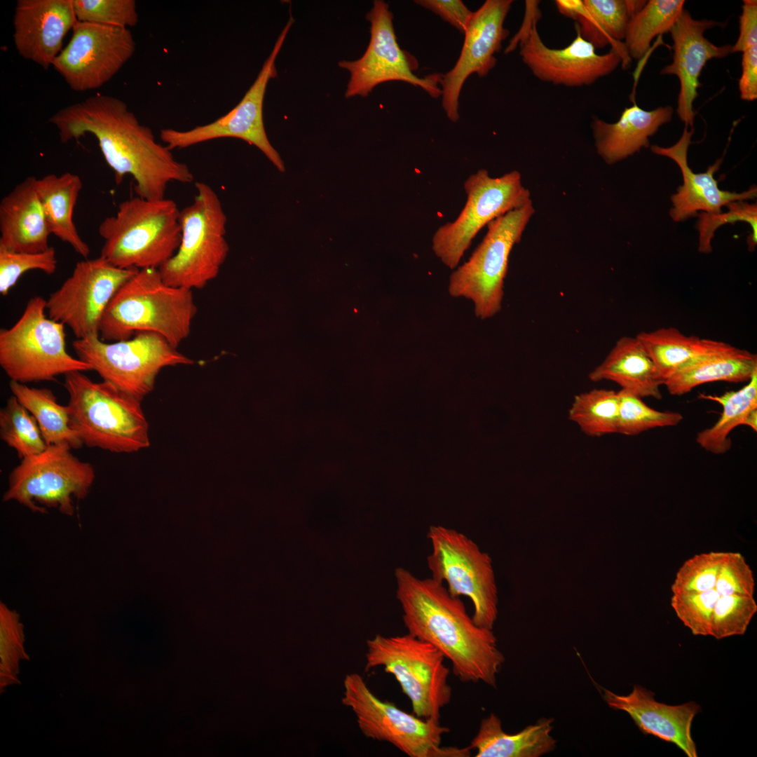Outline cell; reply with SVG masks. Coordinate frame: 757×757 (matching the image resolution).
I'll return each mask as SVG.
<instances>
[{
	"instance_id": "cell-14",
	"label": "cell",
	"mask_w": 757,
	"mask_h": 757,
	"mask_svg": "<svg viewBox=\"0 0 757 757\" xmlns=\"http://www.w3.org/2000/svg\"><path fill=\"white\" fill-rule=\"evenodd\" d=\"M466 202L457 217L439 226L432 249L441 262L455 269L479 231L490 222L531 200L518 171L493 177L482 169L464 183Z\"/></svg>"
},
{
	"instance_id": "cell-44",
	"label": "cell",
	"mask_w": 757,
	"mask_h": 757,
	"mask_svg": "<svg viewBox=\"0 0 757 757\" xmlns=\"http://www.w3.org/2000/svg\"><path fill=\"white\" fill-rule=\"evenodd\" d=\"M56 252L53 247L39 252H18L0 248V293L8 294L26 272L39 270L51 275L57 268Z\"/></svg>"
},
{
	"instance_id": "cell-15",
	"label": "cell",
	"mask_w": 757,
	"mask_h": 757,
	"mask_svg": "<svg viewBox=\"0 0 757 757\" xmlns=\"http://www.w3.org/2000/svg\"><path fill=\"white\" fill-rule=\"evenodd\" d=\"M366 19L370 22V40L365 52L356 60L339 62V66L348 70L350 76L346 97H367L378 84L393 81L421 88L433 98L442 95V74L418 77L414 73L418 62L400 47L388 4L383 0L374 1Z\"/></svg>"
},
{
	"instance_id": "cell-25",
	"label": "cell",
	"mask_w": 757,
	"mask_h": 757,
	"mask_svg": "<svg viewBox=\"0 0 757 757\" xmlns=\"http://www.w3.org/2000/svg\"><path fill=\"white\" fill-rule=\"evenodd\" d=\"M36 177H27L0 202V248L39 252L50 246L51 234L36 187Z\"/></svg>"
},
{
	"instance_id": "cell-22",
	"label": "cell",
	"mask_w": 757,
	"mask_h": 757,
	"mask_svg": "<svg viewBox=\"0 0 757 757\" xmlns=\"http://www.w3.org/2000/svg\"><path fill=\"white\" fill-rule=\"evenodd\" d=\"M13 21L18 54L48 69L77 19L72 0H18Z\"/></svg>"
},
{
	"instance_id": "cell-38",
	"label": "cell",
	"mask_w": 757,
	"mask_h": 757,
	"mask_svg": "<svg viewBox=\"0 0 757 757\" xmlns=\"http://www.w3.org/2000/svg\"><path fill=\"white\" fill-rule=\"evenodd\" d=\"M618 394L620 405L617 433L636 435L656 428L676 426L683 420L681 414L653 409L641 397L627 390L621 389Z\"/></svg>"
},
{
	"instance_id": "cell-12",
	"label": "cell",
	"mask_w": 757,
	"mask_h": 757,
	"mask_svg": "<svg viewBox=\"0 0 757 757\" xmlns=\"http://www.w3.org/2000/svg\"><path fill=\"white\" fill-rule=\"evenodd\" d=\"M71 450L67 445H49L40 453L20 460L8 476L3 501H16L35 513L55 508L72 516L74 499L88 495L95 474L90 463L80 461Z\"/></svg>"
},
{
	"instance_id": "cell-28",
	"label": "cell",
	"mask_w": 757,
	"mask_h": 757,
	"mask_svg": "<svg viewBox=\"0 0 757 757\" xmlns=\"http://www.w3.org/2000/svg\"><path fill=\"white\" fill-rule=\"evenodd\" d=\"M553 720L540 719L522 730L508 734L494 714L482 720L478 732L468 746L476 757H539L552 751L557 741L551 735Z\"/></svg>"
},
{
	"instance_id": "cell-23",
	"label": "cell",
	"mask_w": 757,
	"mask_h": 757,
	"mask_svg": "<svg viewBox=\"0 0 757 757\" xmlns=\"http://www.w3.org/2000/svg\"><path fill=\"white\" fill-rule=\"evenodd\" d=\"M603 697L612 709L626 712L639 730L677 746L688 757H697L692 724L701 707L695 702L670 705L657 702L655 693L634 685L627 695L603 688Z\"/></svg>"
},
{
	"instance_id": "cell-11",
	"label": "cell",
	"mask_w": 757,
	"mask_h": 757,
	"mask_svg": "<svg viewBox=\"0 0 757 757\" xmlns=\"http://www.w3.org/2000/svg\"><path fill=\"white\" fill-rule=\"evenodd\" d=\"M341 702L353 712L366 737L390 743L410 757L470 756L469 746L442 747V736L449 728L439 721L418 717L381 700L357 673L345 676Z\"/></svg>"
},
{
	"instance_id": "cell-17",
	"label": "cell",
	"mask_w": 757,
	"mask_h": 757,
	"mask_svg": "<svg viewBox=\"0 0 757 757\" xmlns=\"http://www.w3.org/2000/svg\"><path fill=\"white\" fill-rule=\"evenodd\" d=\"M294 22L290 15L255 81L233 109L210 123L188 130L162 129L160 132L162 142L172 150L219 138L240 139L257 147L279 171L284 172L283 161L269 142L265 130L263 106L268 83L278 75L277 56Z\"/></svg>"
},
{
	"instance_id": "cell-46",
	"label": "cell",
	"mask_w": 757,
	"mask_h": 757,
	"mask_svg": "<svg viewBox=\"0 0 757 757\" xmlns=\"http://www.w3.org/2000/svg\"><path fill=\"white\" fill-rule=\"evenodd\" d=\"M753 573L744 557L737 552H725L714 589L720 596H754Z\"/></svg>"
},
{
	"instance_id": "cell-19",
	"label": "cell",
	"mask_w": 757,
	"mask_h": 757,
	"mask_svg": "<svg viewBox=\"0 0 757 757\" xmlns=\"http://www.w3.org/2000/svg\"><path fill=\"white\" fill-rule=\"evenodd\" d=\"M135 50L128 28L77 20L71 39L52 67L72 90H94L110 81Z\"/></svg>"
},
{
	"instance_id": "cell-48",
	"label": "cell",
	"mask_w": 757,
	"mask_h": 757,
	"mask_svg": "<svg viewBox=\"0 0 757 757\" xmlns=\"http://www.w3.org/2000/svg\"><path fill=\"white\" fill-rule=\"evenodd\" d=\"M739 34L735 44L732 45V53L743 52L757 46V1L744 0L742 11L739 19Z\"/></svg>"
},
{
	"instance_id": "cell-26",
	"label": "cell",
	"mask_w": 757,
	"mask_h": 757,
	"mask_svg": "<svg viewBox=\"0 0 757 757\" xmlns=\"http://www.w3.org/2000/svg\"><path fill=\"white\" fill-rule=\"evenodd\" d=\"M673 114L671 106L648 111L634 103L624 109L615 123H607L594 117L591 127L597 154L606 163L612 165L642 148H648L649 137L660 126L671 121Z\"/></svg>"
},
{
	"instance_id": "cell-21",
	"label": "cell",
	"mask_w": 757,
	"mask_h": 757,
	"mask_svg": "<svg viewBox=\"0 0 757 757\" xmlns=\"http://www.w3.org/2000/svg\"><path fill=\"white\" fill-rule=\"evenodd\" d=\"M720 24L711 20H696L683 10L669 32L673 40L672 62L663 67L662 75H675L680 83L676 114L685 123L693 127L695 112L693 103L701 86L700 76L707 62L732 53V45L716 46L704 35V32Z\"/></svg>"
},
{
	"instance_id": "cell-27",
	"label": "cell",
	"mask_w": 757,
	"mask_h": 757,
	"mask_svg": "<svg viewBox=\"0 0 757 757\" xmlns=\"http://www.w3.org/2000/svg\"><path fill=\"white\" fill-rule=\"evenodd\" d=\"M593 382L610 381L641 398L662 399L663 382L639 339L620 338L603 361L589 374Z\"/></svg>"
},
{
	"instance_id": "cell-9",
	"label": "cell",
	"mask_w": 757,
	"mask_h": 757,
	"mask_svg": "<svg viewBox=\"0 0 757 757\" xmlns=\"http://www.w3.org/2000/svg\"><path fill=\"white\" fill-rule=\"evenodd\" d=\"M534 213L530 200L490 222L468 261L450 275L449 294L471 301L478 318H491L500 312L510 253Z\"/></svg>"
},
{
	"instance_id": "cell-31",
	"label": "cell",
	"mask_w": 757,
	"mask_h": 757,
	"mask_svg": "<svg viewBox=\"0 0 757 757\" xmlns=\"http://www.w3.org/2000/svg\"><path fill=\"white\" fill-rule=\"evenodd\" d=\"M653 361L663 382L677 371L728 343L687 336L674 327L641 332L636 336Z\"/></svg>"
},
{
	"instance_id": "cell-37",
	"label": "cell",
	"mask_w": 757,
	"mask_h": 757,
	"mask_svg": "<svg viewBox=\"0 0 757 757\" xmlns=\"http://www.w3.org/2000/svg\"><path fill=\"white\" fill-rule=\"evenodd\" d=\"M0 437L16 451L20 460L48 446L36 419L14 395L0 410Z\"/></svg>"
},
{
	"instance_id": "cell-41",
	"label": "cell",
	"mask_w": 757,
	"mask_h": 757,
	"mask_svg": "<svg viewBox=\"0 0 757 757\" xmlns=\"http://www.w3.org/2000/svg\"><path fill=\"white\" fill-rule=\"evenodd\" d=\"M726 212L698 214L697 229L699 232L698 251L709 253L712 250L711 240L716 230L721 226L735 221H745L750 224L751 233L748 236L749 251L755 249L757 243V206L744 201H734L725 205Z\"/></svg>"
},
{
	"instance_id": "cell-39",
	"label": "cell",
	"mask_w": 757,
	"mask_h": 757,
	"mask_svg": "<svg viewBox=\"0 0 757 757\" xmlns=\"http://www.w3.org/2000/svg\"><path fill=\"white\" fill-rule=\"evenodd\" d=\"M19 614L0 603V683L1 688L15 683L20 662L28 659L24 648L25 634Z\"/></svg>"
},
{
	"instance_id": "cell-40",
	"label": "cell",
	"mask_w": 757,
	"mask_h": 757,
	"mask_svg": "<svg viewBox=\"0 0 757 757\" xmlns=\"http://www.w3.org/2000/svg\"><path fill=\"white\" fill-rule=\"evenodd\" d=\"M756 612L754 596H720L714 609L711 636L719 640L744 635Z\"/></svg>"
},
{
	"instance_id": "cell-30",
	"label": "cell",
	"mask_w": 757,
	"mask_h": 757,
	"mask_svg": "<svg viewBox=\"0 0 757 757\" xmlns=\"http://www.w3.org/2000/svg\"><path fill=\"white\" fill-rule=\"evenodd\" d=\"M36 187L51 234L87 258L90 247L80 236L73 220L74 209L83 187L81 177L71 172L48 174L36 178Z\"/></svg>"
},
{
	"instance_id": "cell-4",
	"label": "cell",
	"mask_w": 757,
	"mask_h": 757,
	"mask_svg": "<svg viewBox=\"0 0 757 757\" xmlns=\"http://www.w3.org/2000/svg\"><path fill=\"white\" fill-rule=\"evenodd\" d=\"M70 426L83 444L113 453H132L150 445L141 400L111 383L92 381L82 371L64 376Z\"/></svg>"
},
{
	"instance_id": "cell-7",
	"label": "cell",
	"mask_w": 757,
	"mask_h": 757,
	"mask_svg": "<svg viewBox=\"0 0 757 757\" xmlns=\"http://www.w3.org/2000/svg\"><path fill=\"white\" fill-rule=\"evenodd\" d=\"M194 185L193 202L180 210L179 246L158 268L166 284L191 290L217 277L229 252L227 217L219 196L205 182Z\"/></svg>"
},
{
	"instance_id": "cell-29",
	"label": "cell",
	"mask_w": 757,
	"mask_h": 757,
	"mask_svg": "<svg viewBox=\"0 0 757 757\" xmlns=\"http://www.w3.org/2000/svg\"><path fill=\"white\" fill-rule=\"evenodd\" d=\"M756 371V354L728 344L681 368L663 385L669 394L682 395L707 383L748 382Z\"/></svg>"
},
{
	"instance_id": "cell-47",
	"label": "cell",
	"mask_w": 757,
	"mask_h": 757,
	"mask_svg": "<svg viewBox=\"0 0 757 757\" xmlns=\"http://www.w3.org/2000/svg\"><path fill=\"white\" fill-rule=\"evenodd\" d=\"M414 3L439 15L463 34L473 15L461 0H416Z\"/></svg>"
},
{
	"instance_id": "cell-20",
	"label": "cell",
	"mask_w": 757,
	"mask_h": 757,
	"mask_svg": "<svg viewBox=\"0 0 757 757\" xmlns=\"http://www.w3.org/2000/svg\"><path fill=\"white\" fill-rule=\"evenodd\" d=\"M512 0H486L476 11L464 33L460 56L453 67L442 74V104L452 122L458 121L459 97L463 86L472 74L488 75L496 64L495 55L502 48L509 31L504 22Z\"/></svg>"
},
{
	"instance_id": "cell-18",
	"label": "cell",
	"mask_w": 757,
	"mask_h": 757,
	"mask_svg": "<svg viewBox=\"0 0 757 757\" xmlns=\"http://www.w3.org/2000/svg\"><path fill=\"white\" fill-rule=\"evenodd\" d=\"M138 271L115 266L100 256L80 261L71 275L46 300L47 315L67 325L77 339L100 336L109 304Z\"/></svg>"
},
{
	"instance_id": "cell-49",
	"label": "cell",
	"mask_w": 757,
	"mask_h": 757,
	"mask_svg": "<svg viewBox=\"0 0 757 757\" xmlns=\"http://www.w3.org/2000/svg\"><path fill=\"white\" fill-rule=\"evenodd\" d=\"M738 87L742 100L751 102L757 99V46L742 52Z\"/></svg>"
},
{
	"instance_id": "cell-13",
	"label": "cell",
	"mask_w": 757,
	"mask_h": 757,
	"mask_svg": "<svg viewBox=\"0 0 757 757\" xmlns=\"http://www.w3.org/2000/svg\"><path fill=\"white\" fill-rule=\"evenodd\" d=\"M427 538L432 547L427 557L431 577L446 583L451 596L468 597L474 606V622L493 629L498 599L490 556L463 533L443 526H430Z\"/></svg>"
},
{
	"instance_id": "cell-43",
	"label": "cell",
	"mask_w": 757,
	"mask_h": 757,
	"mask_svg": "<svg viewBox=\"0 0 757 757\" xmlns=\"http://www.w3.org/2000/svg\"><path fill=\"white\" fill-rule=\"evenodd\" d=\"M725 554V552L711 551L694 555L684 561L671 584L672 594L714 589Z\"/></svg>"
},
{
	"instance_id": "cell-10",
	"label": "cell",
	"mask_w": 757,
	"mask_h": 757,
	"mask_svg": "<svg viewBox=\"0 0 757 757\" xmlns=\"http://www.w3.org/2000/svg\"><path fill=\"white\" fill-rule=\"evenodd\" d=\"M72 347L77 357L103 381L141 401L153 390L162 369L195 362L164 337L151 332H137L128 339L116 341H105L100 336L76 339Z\"/></svg>"
},
{
	"instance_id": "cell-24",
	"label": "cell",
	"mask_w": 757,
	"mask_h": 757,
	"mask_svg": "<svg viewBox=\"0 0 757 757\" xmlns=\"http://www.w3.org/2000/svg\"><path fill=\"white\" fill-rule=\"evenodd\" d=\"M693 133V128L688 130V128L685 127L681 137L674 145L669 147L651 146L654 154L673 160L678 165L683 176V184L671 196L673 206L669 215L676 222L697 216L699 211L719 213L722 212V207L731 202L752 200L757 196L756 186L742 193L723 191L718 188L714 175L718 170L722 159L717 160L706 172L695 173L688 163V150Z\"/></svg>"
},
{
	"instance_id": "cell-32",
	"label": "cell",
	"mask_w": 757,
	"mask_h": 757,
	"mask_svg": "<svg viewBox=\"0 0 757 757\" xmlns=\"http://www.w3.org/2000/svg\"><path fill=\"white\" fill-rule=\"evenodd\" d=\"M9 387L13 395L36 419L47 446L67 445L79 449L84 445L70 426L67 406L60 404L51 390L30 388L13 381Z\"/></svg>"
},
{
	"instance_id": "cell-50",
	"label": "cell",
	"mask_w": 757,
	"mask_h": 757,
	"mask_svg": "<svg viewBox=\"0 0 757 757\" xmlns=\"http://www.w3.org/2000/svg\"><path fill=\"white\" fill-rule=\"evenodd\" d=\"M555 4L558 11L562 15L575 21L585 13L583 0H557Z\"/></svg>"
},
{
	"instance_id": "cell-2",
	"label": "cell",
	"mask_w": 757,
	"mask_h": 757,
	"mask_svg": "<svg viewBox=\"0 0 757 757\" xmlns=\"http://www.w3.org/2000/svg\"><path fill=\"white\" fill-rule=\"evenodd\" d=\"M395 575L408 633L440 650L461 681L496 688L505 657L493 629L477 626L461 599L432 577L421 579L404 568Z\"/></svg>"
},
{
	"instance_id": "cell-16",
	"label": "cell",
	"mask_w": 757,
	"mask_h": 757,
	"mask_svg": "<svg viewBox=\"0 0 757 757\" xmlns=\"http://www.w3.org/2000/svg\"><path fill=\"white\" fill-rule=\"evenodd\" d=\"M536 20L534 17L522 26L505 53L514 50L519 43L522 62L543 82L570 88L589 86L611 74L620 64L626 67L631 60L625 46L612 47L605 54L597 53L578 30L575 38L567 46L550 48L538 34Z\"/></svg>"
},
{
	"instance_id": "cell-35",
	"label": "cell",
	"mask_w": 757,
	"mask_h": 757,
	"mask_svg": "<svg viewBox=\"0 0 757 757\" xmlns=\"http://www.w3.org/2000/svg\"><path fill=\"white\" fill-rule=\"evenodd\" d=\"M683 0H649L630 18L624 45L630 59L640 60L655 36L669 32L684 10Z\"/></svg>"
},
{
	"instance_id": "cell-8",
	"label": "cell",
	"mask_w": 757,
	"mask_h": 757,
	"mask_svg": "<svg viewBox=\"0 0 757 757\" xmlns=\"http://www.w3.org/2000/svg\"><path fill=\"white\" fill-rule=\"evenodd\" d=\"M365 657L366 670L383 667L395 676L416 716L439 721L452 695L449 669L440 650L409 633L376 635L367 641Z\"/></svg>"
},
{
	"instance_id": "cell-42",
	"label": "cell",
	"mask_w": 757,
	"mask_h": 757,
	"mask_svg": "<svg viewBox=\"0 0 757 757\" xmlns=\"http://www.w3.org/2000/svg\"><path fill=\"white\" fill-rule=\"evenodd\" d=\"M720 595L714 589L672 594L671 606L695 636H711L714 609Z\"/></svg>"
},
{
	"instance_id": "cell-36",
	"label": "cell",
	"mask_w": 757,
	"mask_h": 757,
	"mask_svg": "<svg viewBox=\"0 0 757 757\" xmlns=\"http://www.w3.org/2000/svg\"><path fill=\"white\" fill-rule=\"evenodd\" d=\"M619 405L618 392L593 389L575 396L568 417L586 435L599 437L617 433Z\"/></svg>"
},
{
	"instance_id": "cell-5",
	"label": "cell",
	"mask_w": 757,
	"mask_h": 757,
	"mask_svg": "<svg viewBox=\"0 0 757 757\" xmlns=\"http://www.w3.org/2000/svg\"><path fill=\"white\" fill-rule=\"evenodd\" d=\"M179 214L172 199L123 200L98 226L104 240L100 257L121 268H158L179 246Z\"/></svg>"
},
{
	"instance_id": "cell-6",
	"label": "cell",
	"mask_w": 757,
	"mask_h": 757,
	"mask_svg": "<svg viewBox=\"0 0 757 757\" xmlns=\"http://www.w3.org/2000/svg\"><path fill=\"white\" fill-rule=\"evenodd\" d=\"M46 300L35 296L9 328L0 330V366L11 381L26 384L92 367L66 348L64 325L50 318Z\"/></svg>"
},
{
	"instance_id": "cell-3",
	"label": "cell",
	"mask_w": 757,
	"mask_h": 757,
	"mask_svg": "<svg viewBox=\"0 0 757 757\" xmlns=\"http://www.w3.org/2000/svg\"><path fill=\"white\" fill-rule=\"evenodd\" d=\"M197 313L191 289L166 284L158 268L139 270L118 290L102 320L105 341L151 332L177 347L190 334Z\"/></svg>"
},
{
	"instance_id": "cell-33",
	"label": "cell",
	"mask_w": 757,
	"mask_h": 757,
	"mask_svg": "<svg viewBox=\"0 0 757 757\" xmlns=\"http://www.w3.org/2000/svg\"><path fill=\"white\" fill-rule=\"evenodd\" d=\"M585 13L577 22L576 30L596 49L624 45L628 22L646 1L583 0Z\"/></svg>"
},
{
	"instance_id": "cell-1",
	"label": "cell",
	"mask_w": 757,
	"mask_h": 757,
	"mask_svg": "<svg viewBox=\"0 0 757 757\" xmlns=\"http://www.w3.org/2000/svg\"><path fill=\"white\" fill-rule=\"evenodd\" d=\"M48 121L57 129L63 143L93 135L116 184L131 175L139 197L162 199L170 182L189 184L194 179L189 167L158 142L151 129L117 97L90 96L58 110Z\"/></svg>"
},
{
	"instance_id": "cell-34",
	"label": "cell",
	"mask_w": 757,
	"mask_h": 757,
	"mask_svg": "<svg viewBox=\"0 0 757 757\" xmlns=\"http://www.w3.org/2000/svg\"><path fill=\"white\" fill-rule=\"evenodd\" d=\"M699 398L718 402L723 411L714 425L697 432L696 442L708 452L724 454L732 446L731 432L742 425L750 411L757 409V371L737 390L727 391L721 395L700 393Z\"/></svg>"
},
{
	"instance_id": "cell-51",
	"label": "cell",
	"mask_w": 757,
	"mask_h": 757,
	"mask_svg": "<svg viewBox=\"0 0 757 757\" xmlns=\"http://www.w3.org/2000/svg\"><path fill=\"white\" fill-rule=\"evenodd\" d=\"M743 425L751 428L754 432L757 431V409L750 411L744 418Z\"/></svg>"
},
{
	"instance_id": "cell-45",
	"label": "cell",
	"mask_w": 757,
	"mask_h": 757,
	"mask_svg": "<svg viewBox=\"0 0 757 757\" xmlns=\"http://www.w3.org/2000/svg\"><path fill=\"white\" fill-rule=\"evenodd\" d=\"M77 20L128 28L139 20L134 0H72Z\"/></svg>"
}]
</instances>
